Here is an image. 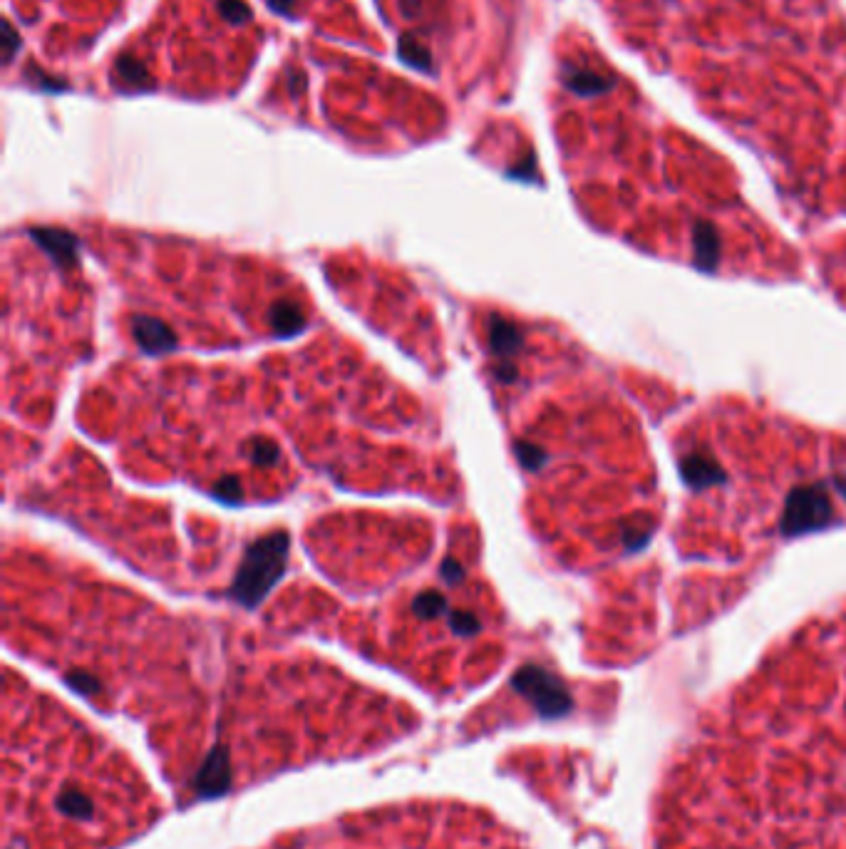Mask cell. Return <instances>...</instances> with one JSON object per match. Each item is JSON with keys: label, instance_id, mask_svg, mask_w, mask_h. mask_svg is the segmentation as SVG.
<instances>
[{"label": "cell", "instance_id": "6da1fadb", "mask_svg": "<svg viewBox=\"0 0 846 849\" xmlns=\"http://www.w3.org/2000/svg\"><path fill=\"white\" fill-rule=\"evenodd\" d=\"M566 82H569L571 90L581 92V95H593V92H601L608 87V82L603 80L601 75H596V72H586V70L569 72Z\"/></svg>", "mask_w": 846, "mask_h": 849}]
</instances>
